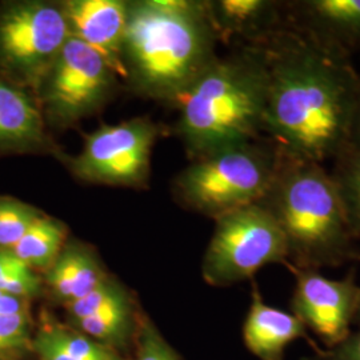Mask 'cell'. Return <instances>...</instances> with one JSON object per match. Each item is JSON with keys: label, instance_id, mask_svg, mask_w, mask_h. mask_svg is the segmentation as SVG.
I'll list each match as a JSON object with an SVG mask.
<instances>
[{"label": "cell", "instance_id": "484cf974", "mask_svg": "<svg viewBox=\"0 0 360 360\" xmlns=\"http://www.w3.org/2000/svg\"><path fill=\"white\" fill-rule=\"evenodd\" d=\"M28 267L11 250H0V283L15 272Z\"/></svg>", "mask_w": 360, "mask_h": 360}, {"label": "cell", "instance_id": "5b68a950", "mask_svg": "<svg viewBox=\"0 0 360 360\" xmlns=\"http://www.w3.org/2000/svg\"><path fill=\"white\" fill-rule=\"evenodd\" d=\"M283 154L266 136L193 159L174 190L188 210L217 219L257 203L275 178Z\"/></svg>", "mask_w": 360, "mask_h": 360}, {"label": "cell", "instance_id": "4fadbf2b", "mask_svg": "<svg viewBox=\"0 0 360 360\" xmlns=\"http://www.w3.org/2000/svg\"><path fill=\"white\" fill-rule=\"evenodd\" d=\"M288 26L351 58L360 52V0L285 1Z\"/></svg>", "mask_w": 360, "mask_h": 360}, {"label": "cell", "instance_id": "6da1fadb", "mask_svg": "<svg viewBox=\"0 0 360 360\" xmlns=\"http://www.w3.org/2000/svg\"><path fill=\"white\" fill-rule=\"evenodd\" d=\"M257 47L269 77L263 135L319 165L347 151L359 80L351 58L291 26Z\"/></svg>", "mask_w": 360, "mask_h": 360}, {"label": "cell", "instance_id": "d4e9b609", "mask_svg": "<svg viewBox=\"0 0 360 360\" xmlns=\"http://www.w3.org/2000/svg\"><path fill=\"white\" fill-rule=\"evenodd\" d=\"M30 314V302L0 291V316Z\"/></svg>", "mask_w": 360, "mask_h": 360}, {"label": "cell", "instance_id": "cb8c5ba5", "mask_svg": "<svg viewBox=\"0 0 360 360\" xmlns=\"http://www.w3.org/2000/svg\"><path fill=\"white\" fill-rule=\"evenodd\" d=\"M309 360H360V330L349 333L346 339L334 347L321 348Z\"/></svg>", "mask_w": 360, "mask_h": 360}, {"label": "cell", "instance_id": "d6986e66", "mask_svg": "<svg viewBox=\"0 0 360 360\" xmlns=\"http://www.w3.org/2000/svg\"><path fill=\"white\" fill-rule=\"evenodd\" d=\"M134 297L127 291L114 303L87 318L70 324L92 340L120 351L126 347L134 328Z\"/></svg>", "mask_w": 360, "mask_h": 360}, {"label": "cell", "instance_id": "4316f807", "mask_svg": "<svg viewBox=\"0 0 360 360\" xmlns=\"http://www.w3.org/2000/svg\"><path fill=\"white\" fill-rule=\"evenodd\" d=\"M352 150H360V74L358 80V91H356V102H355V111L352 119V129H351V139L349 147Z\"/></svg>", "mask_w": 360, "mask_h": 360}, {"label": "cell", "instance_id": "7402d4cb", "mask_svg": "<svg viewBox=\"0 0 360 360\" xmlns=\"http://www.w3.org/2000/svg\"><path fill=\"white\" fill-rule=\"evenodd\" d=\"M30 314L0 316V360L32 351Z\"/></svg>", "mask_w": 360, "mask_h": 360}, {"label": "cell", "instance_id": "7c38bea8", "mask_svg": "<svg viewBox=\"0 0 360 360\" xmlns=\"http://www.w3.org/2000/svg\"><path fill=\"white\" fill-rule=\"evenodd\" d=\"M7 154L63 155L49 135L37 98L0 77V155Z\"/></svg>", "mask_w": 360, "mask_h": 360}, {"label": "cell", "instance_id": "603a6c76", "mask_svg": "<svg viewBox=\"0 0 360 360\" xmlns=\"http://www.w3.org/2000/svg\"><path fill=\"white\" fill-rule=\"evenodd\" d=\"M138 327V352L135 360H181L154 323L142 318Z\"/></svg>", "mask_w": 360, "mask_h": 360}, {"label": "cell", "instance_id": "83f0119b", "mask_svg": "<svg viewBox=\"0 0 360 360\" xmlns=\"http://www.w3.org/2000/svg\"><path fill=\"white\" fill-rule=\"evenodd\" d=\"M354 322L356 323L358 326H360V304L359 309H358V312H356V316H355V321Z\"/></svg>", "mask_w": 360, "mask_h": 360}, {"label": "cell", "instance_id": "5bb4252c", "mask_svg": "<svg viewBox=\"0 0 360 360\" xmlns=\"http://www.w3.org/2000/svg\"><path fill=\"white\" fill-rule=\"evenodd\" d=\"M218 40L259 46L288 26L285 1L278 0H215L207 1Z\"/></svg>", "mask_w": 360, "mask_h": 360}, {"label": "cell", "instance_id": "277c9868", "mask_svg": "<svg viewBox=\"0 0 360 360\" xmlns=\"http://www.w3.org/2000/svg\"><path fill=\"white\" fill-rule=\"evenodd\" d=\"M278 223L287 245V269L321 270L360 260L334 180L323 165L283 160L257 202Z\"/></svg>", "mask_w": 360, "mask_h": 360}, {"label": "cell", "instance_id": "44dd1931", "mask_svg": "<svg viewBox=\"0 0 360 360\" xmlns=\"http://www.w3.org/2000/svg\"><path fill=\"white\" fill-rule=\"evenodd\" d=\"M41 215L37 207L16 198L0 196V250L13 248Z\"/></svg>", "mask_w": 360, "mask_h": 360}, {"label": "cell", "instance_id": "e0dca14e", "mask_svg": "<svg viewBox=\"0 0 360 360\" xmlns=\"http://www.w3.org/2000/svg\"><path fill=\"white\" fill-rule=\"evenodd\" d=\"M32 351L39 360H126L119 351L55 321L50 314H43L32 335Z\"/></svg>", "mask_w": 360, "mask_h": 360}, {"label": "cell", "instance_id": "9a60e30c", "mask_svg": "<svg viewBox=\"0 0 360 360\" xmlns=\"http://www.w3.org/2000/svg\"><path fill=\"white\" fill-rule=\"evenodd\" d=\"M243 339L248 351L260 360H284L285 348L296 339L307 340L315 352L321 349L309 338L306 326L294 314L267 304L257 285L252 288V302L243 326Z\"/></svg>", "mask_w": 360, "mask_h": 360}, {"label": "cell", "instance_id": "30bf717a", "mask_svg": "<svg viewBox=\"0 0 360 360\" xmlns=\"http://www.w3.org/2000/svg\"><path fill=\"white\" fill-rule=\"evenodd\" d=\"M295 276L291 311L296 318L322 339L327 348L347 338L360 304V285L354 274L336 281L318 270L288 269Z\"/></svg>", "mask_w": 360, "mask_h": 360}, {"label": "cell", "instance_id": "9c48e42d", "mask_svg": "<svg viewBox=\"0 0 360 360\" xmlns=\"http://www.w3.org/2000/svg\"><path fill=\"white\" fill-rule=\"evenodd\" d=\"M158 135V126L148 117L102 126L86 138L77 156L65 158V165L83 181L143 187L150 178Z\"/></svg>", "mask_w": 360, "mask_h": 360}, {"label": "cell", "instance_id": "ac0fdd59", "mask_svg": "<svg viewBox=\"0 0 360 360\" xmlns=\"http://www.w3.org/2000/svg\"><path fill=\"white\" fill-rule=\"evenodd\" d=\"M68 240V229L59 219L43 214L11 248L30 269L46 272L59 257Z\"/></svg>", "mask_w": 360, "mask_h": 360}, {"label": "cell", "instance_id": "2e32d148", "mask_svg": "<svg viewBox=\"0 0 360 360\" xmlns=\"http://www.w3.org/2000/svg\"><path fill=\"white\" fill-rule=\"evenodd\" d=\"M52 297L67 306L90 294L110 276L95 250L80 240H67L59 257L43 274Z\"/></svg>", "mask_w": 360, "mask_h": 360}, {"label": "cell", "instance_id": "ba28073f", "mask_svg": "<svg viewBox=\"0 0 360 360\" xmlns=\"http://www.w3.org/2000/svg\"><path fill=\"white\" fill-rule=\"evenodd\" d=\"M116 77L98 52L70 37L35 92L47 126L68 129L98 112L111 99Z\"/></svg>", "mask_w": 360, "mask_h": 360}, {"label": "cell", "instance_id": "ffe728a7", "mask_svg": "<svg viewBox=\"0 0 360 360\" xmlns=\"http://www.w3.org/2000/svg\"><path fill=\"white\" fill-rule=\"evenodd\" d=\"M345 210L348 226L360 239V150L348 148L334 160L330 172Z\"/></svg>", "mask_w": 360, "mask_h": 360}, {"label": "cell", "instance_id": "52a82bcc", "mask_svg": "<svg viewBox=\"0 0 360 360\" xmlns=\"http://www.w3.org/2000/svg\"><path fill=\"white\" fill-rule=\"evenodd\" d=\"M68 39L60 3L6 4L0 8V77L35 96Z\"/></svg>", "mask_w": 360, "mask_h": 360}, {"label": "cell", "instance_id": "7a4b0ae2", "mask_svg": "<svg viewBox=\"0 0 360 360\" xmlns=\"http://www.w3.org/2000/svg\"><path fill=\"white\" fill-rule=\"evenodd\" d=\"M207 1H129L122 62L143 96L179 103L218 58Z\"/></svg>", "mask_w": 360, "mask_h": 360}, {"label": "cell", "instance_id": "3957f363", "mask_svg": "<svg viewBox=\"0 0 360 360\" xmlns=\"http://www.w3.org/2000/svg\"><path fill=\"white\" fill-rule=\"evenodd\" d=\"M267 86V67L257 46L218 56L178 103L175 134L191 158L264 136Z\"/></svg>", "mask_w": 360, "mask_h": 360}, {"label": "cell", "instance_id": "8992f818", "mask_svg": "<svg viewBox=\"0 0 360 360\" xmlns=\"http://www.w3.org/2000/svg\"><path fill=\"white\" fill-rule=\"evenodd\" d=\"M215 221L202 264L207 283L226 287L252 278L267 264L288 266L283 233L259 203L238 208Z\"/></svg>", "mask_w": 360, "mask_h": 360}, {"label": "cell", "instance_id": "8fae6325", "mask_svg": "<svg viewBox=\"0 0 360 360\" xmlns=\"http://www.w3.org/2000/svg\"><path fill=\"white\" fill-rule=\"evenodd\" d=\"M71 38L98 52L119 77L124 79L122 62L127 27L129 1L65 0L60 3Z\"/></svg>", "mask_w": 360, "mask_h": 360}]
</instances>
